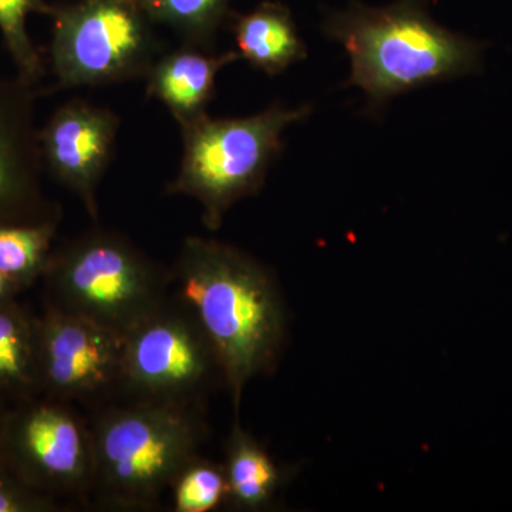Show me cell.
Instances as JSON below:
<instances>
[{"instance_id":"15","label":"cell","mask_w":512,"mask_h":512,"mask_svg":"<svg viewBox=\"0 0 512 512\" xmlns=\"http://www.w3.org/2000/svg\"><path fill=\"white\" fill-rule=\"evenodd\" d=\"M156 25L165 26L192 49L214 52L231 0H140Z\"/></svg>"},{"instance_id":"13","label":"cell","mask_w":512,"mask_h":512,"mask_svg":"<svg viewBox=\"0 0 512 512\" xmlns=\"http://www.w3.org/2000/svg\"><path fill=\"white\" fill-rule=\"evenodd\" d=\"M237 52L254 69L268 76L286 72L308 56L291 10L278 2H264L245 15H232Z\"/></svg>"},{"instance_id":"6","label":"cell","mask_w":512,"mask_h":512,"mask_svg":"<svg viewBox=\"0 0 512 512\" xmlns=\"http://www.w3.org/2000/svg\"><path fill=\"white\" fill-rule=\"evenodd\" d=\"M49 16V93L146 79L167 50L140 0H69Z\"/></svg>"},{"instance_id":"8","label":"cell","mask_w":512,"mask_h":512,"mask_svg":"<svg viewBox=\"0 0 512 512\" xmlns=\"http://www.w3.org/2000/svg\"><path fill=\"white\" fill-rule=\"evenodd\" d=\"M40 382L62 399L93 402L120 390L124 335L55 309L37 332Z\"/></svg>"},{"instance_id":"12","label":"cell","mask_w":512,"mask_h":512,"mask_svg":"<svg viewBox=\"0 0 512 512\" xmlns=\"http://www.w3.org/2000/svg\"><path fill=\"white\" fill-rule=\"evenodd\" d=\"M241 59L238 52H204L181 46L165 50L146 76L147 99L160 101L177 124L207 113L218 74Z\"/></svg>"},{"instance_id":"7","label":"cell","mask_w":512,"mask_h":512,"mask_svg":"<svg viewBox=\"0 0 512 512\" xmlns=\"http://www.w3.org/2000/svg\"><path fill=\"white\" fill-rule=\"evenodd\" d=\"M217 382L224 380L210 339L175 296L124 333L120 392L131 400L197 407Z\"/></svg>"},{"instance_id":"10","label":"cell","mask_w":512,"mask_h":512,"mask_svg":"<svg viewBox=\"0 0 512 512\" xmlns=\"http://www.w3.org/2000/svg\"><path fill=\"white\" fill-rule=\"evenodd\" d=\"M10 450L32 483L86 498L94 484L92 430L77 414L43 404L23 414L10 431Z\"/></svg>"},{"instance_id":"2","label":"cell","mask_w":512,"mask_h":512,"mask_svg":"<svg viewBox=\"0 0 512 512\" xmlns=\"http://www.w3.org/2000/svg\"><path fill=\"white\" fill-rule=\"evenodd\" d=\"M329 39L345 47L349 86L379 109L393 97L429 84L480 72L483 46L431 18L427 0H397L384 8L352 2L323 23Z\"/></svg>"},{"instance_id":"1","label":"cell","mask_w":512,"mask_h":512,"mask_svg":"<svg viewBox=\"0 0 512 512\" xmlns=\"http://www.w3.org/2000/svg\"><path fill=\"white\" fill-rule=\"evenodd\" d=\"M171 284L210 339L238 414L247 384L274 369L284 346V303L274 278L241 249L188 237Z\"/></svg>"},{"instance_id":"11","label":"cell","mask_w":512,"mask_h":512,"mask_svg":"<svg viewBox=\"0 0 512 512\" xmlns=\"http://www.w3.org/2000/svg\"><path fill=\"white\" fill-rule=\"evenodd\" d=\"M37 94L36 86L18 76H0V225L57 220L42 191Z\"/></svg>"},{"instance_id":"20","label":"cell","mask_w":512,"mask_h":512,"mask_svg":"<svg viewBox=\"0 0 512 512\" xmlns=\"http://www.w3.org/2000/svg\"><path fill=\"white\" fill-rule=\"evenodd\" d=\"M57 505L43 495L28 493L23 488L0 481V512L50 511Z\"/></svg>"},{"instance_id":"21","label":"cell","mask_w":512,"mask_h":512,"mask_svg":"<svg viewBox=\"0 0 512 512\" xmlns=\"http://www.w3.org/2000/svg\"><path fill=\"white\" fill-rule=\"evenodd\" d=\"M13 284L9 281L8 278H6L5 275L0 272V298H3V296L8 295L10 288H12Z\"/></svg>"},{"instance_id":"14","label":"cell","mask_w":512,"mask_h":512,"mask_svg":"<svg viewBox=\"0 0 512 512\" xmlns=\"http://www.w3.org/2000/svg\"><path fill=\"white\" fill-rule=\"evenodd\" d=\"M224 471L225 504L235 510L259 511L268 507L284 484V474L274 458L238 421L228 437Z\"/></svg>"},{"instance_id":"19","label":"cell","mask_w":512,"mask_h":512,"mask_svg":"<svg viewBox=\"0 0 512 512\" xmlns=\"http://www.w3.org/2000/svg\"><path fill=\"white\" fill-rule=\"evenodd\" d=\"M175 512H210L227 500L224 466L197 456L171 484Z\"/></svg>"},{"instance_id":"9","label":"cell","mask_w":512,"mask_h":512,"mask_svg":"<svg viewBox=\"0 0 512 512\" xmlns=\"http://www.w3.org/2000/svg\"><path fill=\"white\" fill-rule=\"evenodd\" d=\"M120 124L109 107L73 99L39 131L45 171L83 202L94 221L99 218L97 188L113 160Z\"/></svg>"},{"instance_id":"18","label":"cell","mask_w":512,"mask_h":512,"mask_svg":"<svg viewBox=\"0 0 512 512\" xmlns=\"http://www.w3.org/2000/svg\"><path fill=\"white\" fill-rule=\"evenodd\" d=\"M52 5L45 0H0V33L18 77L36 86L46 73V64L28 33L30 13L49 16Z\"/></svg>"},{"instance_id":"5","label":"cell","mask_w":512,"mask_h":512,"mask_svg":"<svg viewBox=\"0 0 512 512\" xmlns=\"http://www.w3.org/2000/svg\"><path fill=\"white\" fill-rule=\"evenodd\" d=\"M57 309L126 333L168 298L171 274L117 232L92 229L50 256Z\"/></svg>"},{"instance_id":"3","label":"cell","mask_w":512,"mask_h":512,"mask_svg":"<svg viewBox=\"0 0 512 512\" xmlns=\"http://www.w3.org/2000/svg\"><path fill=\"white\" fill-rule=\"evenodd\" d=\"M94 484L100 507L150 511L197 456L205 426L197 407L131 400L94 420Z\"/></svg>"},{"instance_id":"4","label":"cell","mask_w":512,"mask_h":512,"mask_svg":"<svg viewBox=\"0 0 512 512\" xmlns=\"http://www.w3.org/2000/svg\"><path fill=\"white\" fill-rule=\"evenodd\" d=\"M311 111L308 104L288 109L274 103L242 119H215L204 113L178 124L183 157L165 192L197 201L202 224L217 231L237 202L261 191L284 148L282 134Z\"/></svg>"},{"instance_id":"17","label":"cell","mask_w":512,"mask_h":512,"mask_svg":"<svg viewBox=\"0 0 512 512\" xmlns=\"http://www.w3.org/2000/svg\"><path fill=\"white\" fill-rule=\"evenodd\" d=\"M40 380L37 332L18 312L0 306V384L23 389Z\"/></svg>"},{"instance_id":"16","label":"cell","mask_w":512,"mask_h":512,"mask_svg":"<svg viewBox=\"0 0 512 512\" xmlns=\"http://www.w3.org/2000/svg\"><path fill=\"white\" fill-rule=\"evenodd\" d=\"M57 220L0 225V272L15 284L46 271Z\"/></svg>"}]
</instances>
